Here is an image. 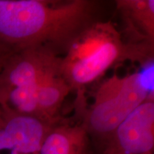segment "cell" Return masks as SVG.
<instances>
[{
    "mask_svg": "<svg viewBox=\"0 0 154 154\" xmlns=\"http://www.w3.org/2000/svg\"><path fill=\"white\" fill-rule=\"evenodd\" d=\"M95 2L72 0H0V47L11 52L31 47L66 49L89 25Z\"/></svg>",
    "mask_w": 154,
    "mask_h": 154,
    "instance_id": "6da1fadb",
    "label": "cell"
},
{
    "mask_svg": "<svg viewBox=\"0 0 154 154\" xmlns=\"http://www.w3.org/2000/svg\"><path fill=\"white\" fill-rule=\"evenodd\" d=\"M154 44L125 41L112 22H92L69 44L59 74L76 91V111L86 108L84 90L107 71L126 61L153 62Z\"/></svg>",
    "mask_w": 154,
    "mask_h": 154,
    "instance_id": "7a4b0ae2",
    "label": "cell"
},
{
    "mask_svg": "<svg viewBox=\"0 0 154 154\" xmlns=\"http://www.w3.org/2000/svg\"><path fill=\"white\" fill-rule=\"evenodd\" d=\"M153 95V64L141 72L113 75L100 85L94 101L79 115L81 123L101 149L119 125Z\"/></svg>",
    "mask_w": 154,
    "mask_h": 154,
    "instance_id": "3957f363",
    "label": "cell"
},
{
    "mask_svg": "<svg viewBox=\"0 0 154 154\" xmlns=\"http://www.w3.org/2000/svg\"><path fill=\"white\" fill-rule=\"evenodd\" d=\"M60 62L57 51L47 47L11 54L0 71V102L11 90L36 84L49 73L59 70Z\"/></svg>",
    "mask_w": 154,
    "mask_h": 154,
    "instance_id": "277c9868",
    "label": "cell"
},
{
    "mask_svg": "<svg viewBox=\"0 0 154 154\" xmlns=\"http://www.w3.org/2000/svg\"><path fill=\"white\" fill-rule=\"evenodd\" d=\"M154 148V96H151L124 119L100 154H147Z\"/></svg>",
    "mask_w": 154,
    "mask_h": 154,
    "instance_id": "5b68a950",
    "label": "cell"
},
{
    "mask_svg": "<svg viewBox=\"0 0 154 154\" xmlns=\"http://www.w3.org/2000/svg\"><path fill=\"white\" fill-rule=\"evenodd\" d=\"M2 111L4 124L0 130V150H11L12 153L38 154L48 135L59 124L7 109Z\"/></svg>",
    "mask_w": 154,
    "mask_h": 154,
    "instance_id": "8992f818",
    "label": "cell"
},
{
    "mask_svg": "<svg viewBox=\"0 0 154 154\" xmlns=\"http://www.w3.org/2000/svg\"><path fill=\"white\" fill-rule=\"evenodd\" d=\"M116 5L126 24L128 42L154 44L153 0H119Z\"/></svg>",
    "mask_w": 154,
    "mask_h": 154,
    "instance_id": "52a82bcc",
    "label": "cell"
},
{
    "mask_svg": "<svg viewBox=\"0 0 154 154\" xmlns=\"http://www.w3.org/2000/svg\"><path fill=\"white\" fill-rule=\"evenodd\" d=\"M89 137L80 124L63 121L55 126L38 154H90Z\"/></svg>",
    "mask_w": 154,
    "mask_h": 154,
    "instance_id": "ba28073f",
    "label": "cell"
},
{
    "mask_svg": "<svg viewBox=\"0 0 154 154\" xmlns=\"http://www.w3.org/2000/svg\"><path fill=\"white\" fill-rule=\"evenodd\" d=\"M72 91L70 86L59 74V70L45 75L38 82L37 101L40 116L43 120L54 124L62 120L59 113L65 98Z\"/></svg>",
    "mask_w": 154,
    "mask_h": 154,
    "instance_id": "9c48e42d",
    "label": "cell"
},
{
    "mask_svg": "<svg viewBox=\"0 0 154 154\" xmlns=\"http://www.w3.org/2000/svg\"><path fill=\"white\" fill-rule=\"evenodd\" d=\"M11 54H13V52L5 49V48L0 47V71L2 68L3 65L5 64V61H7V59Z\"/></svg>",
    "mask_w": 154,
    "mask_h": 154,
    "instance_id": "30bf717a",
    "label": "cell"
},
{
    "mask_svg": "<svg viewBox=\"0 0 154 154\" xmlns=\"http://www.w3.org/2000/svg\"><path fill=\"white\" fill-rule=\"evenodd\" d=\"M4 124V118H3V113L2 111L1 106H0V130L2 129Z\"/></svg>",
    "mask_w": 154,
    "mask_h": 154,
    "instance_id": "8fae6325",
    "label": "cell"
},
{
    "mask_svg": "<svg viewBox=\"0 0 154 154\" xmlns=\"http://www.w3.org/2000/svg\"><path fill=\"white\" fill-rule=\"evenodd\" d=\"M147 154H153V152H151V153H147Z\"/></svg>",
    "mask_w": 154,
    "mask_h": 154,
    "instance_id": "7c38bea8",
    "label": "cell"
},
{
    "mask_svg": "<svg viewBox=\"0 0 154 154\" xmlns=\"http://www.w3.org/2000/svg\"><path fill=\"white\" fill-rule=\"evenodd\" d=\"M12 154H18V153H12Z\"/></svg>",
    "mask_w": 154,
    "mask_h": 154,
    "instance_id": "4fadbf2b",
    "label": "cell"
},
{
    "mask_svg": "<svg viewBox=\"0 0 154 154\" xmlns=\"http://www.w3.org/2000/svg\"><path fill=\"white\" fill-rule=\"evenodd\" d=\"M90 154H91V153H90Z\"/></svg>",
    "mask_w": 154,
    "mask_h": 154,
    "instance_id": "5bb4252c",
    "label": "cell"
}]
</instances>
